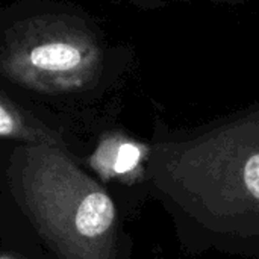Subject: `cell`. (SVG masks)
I'll return each mask as SVG.
<instances>
[{"mask_svg":"<svg viewBox=\"0 0 259 259\" xmlns=\"http://www.w3.org/2000/svg\"><path fill=\"white\" fill-rule=\"evenodd\" d=\"M106 65L102 38L80 17L44 12L15 23L0 44V73L39 94L94 85Z\"/></svg>","mask_w":259,"mask_h":259,"instance_id":"obj_3","label":"cell"},{"mask_svg":"<svg viewBox=\"0 0 259 259\" xmlns=\"http://www.w3.org/2000/svg\"><path fill=\"white\" fill-rule=\"evenodd\" d=\"M0 138L23 141L24 144L62 146L58 134L21 109L9 97L0 93Z\"/></svg>","mask_w":259,"mask_h":259,"instance_id":"obj_5","label":"cell"},{"mask_svg":"<svg viewBox=\"0 0 259 259\" xmlns=\"http://www.w3.org/2000/svg\"><path fill=\"white\" fill-rule=\"evenodd\" d=\"M206 2H215V3H225L228 0H206Z\"/></svg>","mask_w":259,"mask_h":259,"instance_id":"obj_6","label":"cell"},{"mask_svg":"<svg viewBox=\"0 0 259 259\" xmlns=\"http://www.w3.org/2000/svg\"><path fill=\"white\" fill-rule=\"evenodd\" d=\"M150 153L147 144L120 132H109L100 138L88 164L106 182L135 184L143 178Z\"/></svg>","mask_w":259,"mask_h":259,"instance_id":"obj_4","label":"cell"},{"mask_svg":"<svg viewBox=\"0 0 259 259\" xmlns=\"http://www.w3.org/2000/svg\"><path fill=\"white\" fill-rule=\"evenodd\" d=\"M162 187L222 223L259 217V108L197 137L156 146Z\"/></svg>","mask_w":259,"mask_h":259,"instance_id":"obj_2","label":"cell"},{"mask_svg":"<svg viewBox=\"0 0 259 259\" xmlns=\"http://www.w3.org/2000/svg\"><path fill=\"white\" fill-rule=\"evenodd\" d=\"M0 259H17V258H14V256H0Z\"/></svg>","mask_w":259,"mask_h":259,"instance_id":"obj_7","label":"cell"},{"mask_svg":"<svg viewBox=\"0 0 259 259\" xmlns=\"http://www.w3.org/2000/svg\"><path fill=\"white\" fill-rule=\"evenodd\" d=\"M14 185L21 208L61 259H114L111 196L59 146L24 144Z\"/></svg>","mask_w":259,"mask_h":259,"instance_id":"obj_1","label":"cell"}]
</instances>
